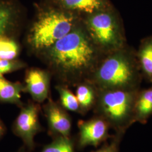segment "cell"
<instances>
[{
  "instance_id": "277c9868",
  "label": "cell",
  "mask_w": 152,
  "mask_h": 152,
  "mask_svg": "<svg viewBox=\"0 0 152 152\" xmlns=\"http://www.w3.org/2000/svg\"><path fill=\"white\" fill-rule=\"evenodd\" d=\"M82 22L93 43L104 55L127 45L122 19L114 6L82 17Z\"/></svg>"
},
{
  "instance_id": "9a60e30c",
  "label": "cell",
  "mask_w": 152,
  "mask_h": 152,
  "mask_svg": "<svg viewBox=\"0 0 152 152\" xmlns=\"http://www.w3.org/2000/svg\"><path fill=\"white\" fill-rule=\"evenodd\" d=\"M152 115V85L139 91L134 107V121L142 125Z\"/></svg>"
},
{
  "instance_id": "9c48e42d",
  "label": "cell",
  "mask_w": 152,
  "mask_h": 152,
  "mask_svg": "<svg viewBox=\"0 0 152 152\" xmlns=\"http://www.w3.org/2000/svg\"><path fill=\"white\" fill-rule=\"evenodd\" d=\"M50 85V76L47 71L33 68L26 73L24 92L28 93L34 102L42 103L49 98Z\"/></svg>"
},
{
  "instance_id": "5bb4252c",
  "label": "cell",
  "mask_w": 152,
  "mask_h": 152,
  "mask_svg": "<svg viewBox=\"0 0 152 152\" xmlns=\"http://www.w3.org/2000/svg\"><path fill=\"white\" fill-rule=\"evenodd\" d=\"M24 86L19 82L10 81L4 76H0V103L16 105L21 107L24 104L21 100Z\"/></svg>"
},
{
  "instance_id": "ba28073f",
  "label": "cell",
  "mask_w": 152,
  "mask_h": 152,
  "mask_svg": "<svg viewBox=\"0 0 152 152\" xmlns=\"http://www.w3.org/2000/svg\"><path fill=\"white\" fill-rule=\"evenodd\" d=\"M43 109L49 135L53 139L58 136L71 137L72 120L67 110L51 98L48 99Z\"/></svg>"
},
{
  "instance_id": "52a82bcc",
  "label": "cell",
  "mask_w": 152,
  "mask_h": 152,
  "mask_svg": "<svg viewBox=\"0 0 152 152\" xmlns=\"http://www.w3.org/2000/svg\"><path fill=\"white\" fill-rule=\"evenodd\" d=\"M78 134L76 139V148L81 150L87 146L97 148L112 136L109 135L110 127L103 118L94 115L87 120H79L77 122Z\"/></svg>"
},
{
  "instance_id": "d6986e66",
  "label": "cell",
  "mask_w": 152,
  "mask_h": 152,
  "mask_svg": "<svg viewBox=\"0 0 152 152\" xmlns=\"http://www.w3.org/2000/svg\"><path fill=\"white\" fill-rule=\"evenodd\" d=\"M26 66V63L17 59L14 60L0 59V76L20 70Z\"/></svg>"
},
{
  "instance_id": "7a4b0ae2",
  "label": "cell",
  "mask_w": 152,
  "mask_h": 152,
  "mask_svg": "<svg viewBox=\"0 0 152 152\" xmlns=\"http://www.w3.org/2000/svg\"><path fill=\"white\" fill-rule=\"evenodd\" d=\"M143 79L136 50L126 45L105 55L88 78L99 89L136 90Z\"/></svg>"
},
{
  "instance_id": "44dd1931",
  "label": "cell",
  "mask_w": 152,
  "mask_h": 152,
  "mask_svg": "<svg viewBox=\"0 0 152 152\" xmlns=\"http://www.w3.org/2000/svg\"><path fill=\"white\" fill-rule=\"evenodd\" d=\"M6 132L7 128L2 120L0 118V140L2 139L3 137L5 135Z\"/></svg>"
},
{
  "instance_id": "8992f818",
  "label": "cell",
  "mask_w": 152,
  "mask_h": 152,
  "mask_svg": "<svg viewBox=\"0 0 152 152\" xmlns=\"http://www.w3.org/2000/svg\"><path fill=\"white\" fill-rule=\"evenodd\" d=\"M40 112L41 107L37 103L30 101L24 104L11 127L13 134L22 139L23 147L29 152L36 147L35 136L45 131L39 119Z\"/></svg>"
},
{
  "instance_id": "4fadbf2b",
  "label": "cell",
  "mask_w": 152,
  "mask_h": 152,
  "mask_svg": "<svg viewBox=\"0 0 152 152\" xmlns=\"http://www.w3.org/2000/svg\"><path fill=\"white\" fill-rule=\"evenodd\" d=\"M136 56L142 78L152 85V34L141 39Z\"/></svg>"
},
{
  "instance_id": "8fae6325",
  "label": "cell",
  "mask_w": 152,
  "mask_h": 152,
  "mask_svg": "<svg viewBox=\"0 0 152 152\" xmlns=\"http://www.w3.org/2000/svg\"><path fill=\"white\" fill-rule=\"evenodd\" d=\"M55 6L81 16L108 9L113 5L110 0H48Z\"/></svg>"
},
{
  "instance_id": "7c38bea8",
  "label": "cell",
  "mask_w": 152,
  "mask_h": 152,
  "mask_svg": "<svg viewBox=\"0 0 152 152\" xmlns=\"http://www.w3.org/2000/svg\"><path fill=\"white\" fill-rule=\"evenodd\" d=\"M76 86V96L80 106L81 115H85L95 105L98 98V87L88 79L80 82Z\"/></svg>"
},
{
  "instance_id": "6da1fadb",
  "label": "cell",
  "mask_w": 152,
  "mask_h": 152,
  "mask_svg": "<svg viewBox=\"0 0 152 152\" xmlns=\"http://www.w3.org/2000/svg\"><path fill=\"white\" fill-rule=\"evenodd\" d=\"M63 85H77L88 79L103 58L82 19L70 32L43 53Z\"/></svg>"
},
{
  "instance_id": "5b68a950",
  "label": "cell",
  "mask_w": 152,
  "mask_h": 152,
  "mask_svg": "<svg viewBox=\"0 0 152 152\" xmlns=\"http://www.w3.org/2000/svg\"><path fill=\"white\" fill-rule=\"evenodd\" d=\"M140 89H99L95 115L105 120L115 133L125 134L135 123L134 107Z\"/></svg>"
},
{
  "instance_id": "3957f363",
  "label": "cell",
  "mask_w": 152,
  "mask_h": 152,
  "mask_svg": "<svg viewBox=\"0 0 152 152\" xmlns=\"http://www.w3.org/2000/svg\"><path fill=\"white\" fill-rule=\"evenodd\" d=\"M82 18L48 0L37 6V13L27 37L29 47L43 53L71 32Z\"/></svg>"
},
{
  "instance_id": "ffe728a7",
  "label": "cell",
  "mask_w": 152,
  "mask_h": 152,
  "mask_svg": "<svg viewBox=\"0 0 152 152\" xmlns=\"http://www.w3.org/2000/svg\"><path fill=\"white\" fill-rule=\"evenodd\" d=\"M124 134L115 133L114 135L110 137L108 142H105L103 145L98 150L92 152H119L121 141Z\"/></svg>"
},
{
  "instance_id": "ac0fdd59",
  "label": "cell",
  "mask_w": 152,
  "mask_h": 152,
  "mask_svg": "<svg viewBox=\"0 0 152 152\" xmlns=\"http://www.w3.org/2000/svg\"><path fill=\"white\" fill-rule=\"evenodd\" d=\"M60 98V104L66 110L81 114V110L76 95L65 85L60 84L55 87Z\"/></svg>"
},
{
  "instance_id": "2e32d148",
  "label": "cell",
  "mask_w": 152,
  "mask_h": 152,
  "mask_svg": "<svg viewBox=\"0 0 152 152\" xmlns=\"http://www.w3.org/2000/svg\"><path fill=\"white\" fill-rule=\"evenodd\" d=\"M76 139L69 137L58 136L53 141L44 146L40 152H76ZM16 152H28L22 147Z\"/></svg>"
},
{
  "instance_id": "e0dca14e",
  "label": "cell",
  "mask_w": 152,
  "mask_h": 152,
  "mask_svg": "<svg viewBox=\"0 0 152 152\" xmlns=\"http://www.w3.org/2000/svg\"><path fill=\"white\" fill-rule=\"evenodd\" d=\"M20 48L15 37L0 36V59H16Z\"/></svg>"
},
{
  "instance_id": "30bf717a",
  "label": "cell",
  "mask_w": 152,
  "mask_h": 152,
  "mask_svg": "<svg viewBox=\"0 0 152 152\" xmlns=\"http://www.w3.org/2000/svg\"><path fill=\"white\" fill-rule=\"evenodd\" d=\"M22 15L16 0H0V36L15 37Z\"/></svg>"
}]
</instances>
